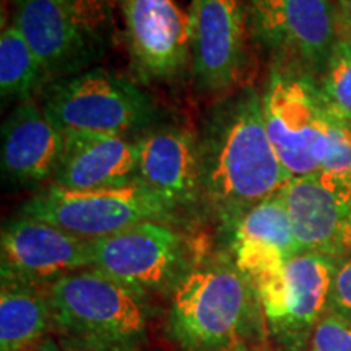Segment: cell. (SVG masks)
Wrapping results in <instances>:
<instances>
[{
    "mask_svg": "<svg viewBox=\"0 0 351 351\" xmlns=\"http://www.w3.org/2000/svg\"><path fill=\"white\" fill-rule=\"evenodd\" d=\"M199 147L202 197L226 221L236 223L291 179L270 142L262 93L254 86L215 109Z\"/></svg>",
    "mask_w": 351,
    "mask_h": 351,
    "instance_id": "obj_1",
    "label": "cell"
},
{
    "mask_svg": "<svg viewBox=\"0 0 351 351\" xmlns=\"http://www.w3.org/2000/svg\"><path fill=\"white\" fill-rule=\"evenodd\" d=\"M252 283L238 267L215 263L184 274L176 285L169 328L186 351H228L238 345Z\"/></svg>",
    "mask_w": 351,
    "mask_h": 351,
    "instance_id": "obj_2",
    "label": "cell"
},
{
    "mask_svg": "<svg viewBox=\"0 0 351 351\" xmlns=\"http://www.w3.org/2000/svg\"><path fill=\"white\" fill-rule=\"evenodd\" d=\"M41 106L64 134L130 137L147 130L156 117L155 104L142 88L104 69L47 83Z\"/></svg>",
    "mask_w": 351,
    "mask_h": 351,
    "instance_id": "obj_3",
    "label": "cell"
},
{
    "mask_svg": "<svg viewBox=\"0 0 351 351\" xmlns=\"http://www.w3.org/2000/svg\"><path fill=\"white\" fill-rule=\"evenodd\" d=\"M52 324L96 348L135 343L145 332L138 293L95 269L62 276L46 288Z\"/></svg>",
    "mask_w": 351,
    "mask_h": 351,
    "instance_id": "obj_4",
    "label": "cell"
},
{
    "mask_svg": "<svg viewBox=\"0 0 351 351\" xmlns=\"http://www.w3.org/2000/svg\"><path fill=\"white\" fill-rule=\"evenodd\" d=\"M262 106L270 142L289 178L319 173L327 152L330 111L317 80L275 67L262 91Z\"/></svg>",
    "mask_w": 351,
    "mask_h": 351,
    "instance_id": "obj_5",
    "label": "cell"
},
{
    "mask_svg": "<svg viewBox=\"0 0 351 351\" xmlns=\"http://www.w3.org/2000/svg\"><path fill=\"white\" fill-rule=\"evenodd\" d=\"M173 213L140 179L96 191L49 186L21 208V217L49 223L88 241L116 234L138 223H166Z\"/></svg>",
    "mask_w": 351,
    "mask_h": 351,
    "instance_id": "obj_6",
    "label": "cell"
},
{
    "mask_svg": "<svg viewBox=\"0 0 351 351\" xmlns=\"http://www.w3.org/2000/svg\"><path fill=\"white\" fill-rule=\"evenodd\" d=\"M101 0H13V25L52 82L83 72L103 41Z\"/></svg>",
    "mask_w": 351,
    "mask_h": 351,
    "instance_id": "obj_7",
    "label": "cell"
},
{
    "mask_svg": "<svg viewBox=\"0 0 351 351\" xmlns=\"http://www.w3.org/2000/svg\"><path fill=\"white\" fill-rule=\"evenodd\" d=\"M335 258L301 252L283 269L252 283L271 340L282 351H306L328 311Z\"/></svg>",
    "mask_w": 351,
    "mask_h": 351,
    "instance_id": "obj_8",
    "label": "cell"
},
{
    "mask_svg": "<svg viewBox=\"0 0 351 351\" xmlns=\"http://www.w3.org/2000/svg\"><path fill=\"white\" fill-rule=\"evenodd\" d=\"M251 32L276 57V67L317 80L340 36L332 0H247Z\"/></svg>",
    "mask_w": 351,
    "mask_h": 351,
    "instance_id": "obj_9",
    "label": "cell"
},
{
    "mask_svg": "<svg viewBox=\"0 0 351 351\" xmlns=\"http://www.w3.org/2000/svg\"><path fill=\"white\" fill-rule=\"evenodd\" d=\"M191 59L202 91H223L239 82L249 54L247 0H192Z\"/></svg>",
    "mask_w": 351,
    "mask_h": 351,
    "instance_id": "obj_10",
    "label": "cell"
},
{
    "mask_svg": "<svg viewBox=\"0 0 351 351\" xmlns=\"http://www.w3.org/2000/svg\"><path fill=\"white\" fill-rule=\"evenodd\" d=\"M90 269L142 295L169 285L182 267V241L160 221H145L90 241Z\"/></svg>",
    "mask_w": 351,
    "mask_h": 351,
    "instance_id": "obj_11",
    "label": "cell"
},
{
    "mask_svg": "<svg viewBox=\"0 0 351 351\" xmlns=\"http://www.w3.org/2000/svg\"><path fill=\"white\" fill-rule=\"evenodd\" d=\"M0 245L2 280L36 288L51 287L91 263L90 241L28 217L3 226Z\"/></svg>",
    "mask_w": 351,
    "mask_h": 351,
    "instance_id": "obj_12",
    "label": "cell"
},
{
    "mask_svg": "<svg viewBox=\"0 0 351 351\" xmlns=\"http://www.w3.org/2000/svg\"><path fill=\"white\" fill-rule=\"evenodd\" d=\"M135 75L142 82L181 73L191 51V25L174 0H121Z\"/></svg>",
    "mask_w": 351,
    "mask_h": 351,
    "instance_id": "obj_13",
    "label": "cell"
},
{
    "mask_svg": "<svg viewBox=\"0 0 351 351\" xmlns=\"http://www.w3.org/2000/svg\"><path fill=\"white\" fill-rule=\"evenodd\" d=\"M280 194L300 254L340 257V236L351 217V182L315 173L289 179Z\"/></svg>",
    "mask_w": 351,
    "mask_h": 351,
    "instance_id": "obj_14",
    "label": "cell"
},
{
    "mask_svg": "<svg viewBox=\"0 0 351 351\" xmlns=\"http://www.w3.org/2000/svg\"><path fill=\"white\" fill-rule=\"evenodd\" d=\"M138 179L173 210L202 199L199 138L182 127L148 129L138 137Z\"/></svg>",
    "mask_w": 351,
    "mask_h": 351,
    "instance_id": "obj_15",
    "label": "cell"
},
{
    "mask_svg": "<svg viewBox=\"0 0 351 351\" xmlns=\"http://www.w3.org/2000/svg\"><path fill=\"white\" fill-rule=\"evenodd\" d=\"M65 134L43 106L21 101L2 125L3 179L16 186H38L52 181L64 153Z\"/></svg>",
    "mask_w": 351,
    "mask_h": 351,
    "instance_id": "obj_16",
    "label": "cell"
},
{
    "mask_svg": "<svg viewBox=\"0 0 351 351\" xmlns=\"http://www.w3.org/2000/svg\"><path fill=\"white\" fill-rule=\"evenodd\" d=\"M138 179V143L130 137L72 132L51 186L69 191L119 187Z\"/></svg>",
    "mask_w": 351,
    "mask_h": 351,
    "instance_id": "obj_17",
    "label": "cell"
},
{
    "mask_svg": "<svg viewBox=\"0 0 351 351\" xmlns=\"http://www.w3.org/2000/svg\"><path fill=\"white\" fill-rule=\"evenodd\" d=\"M234 265L251 283L269 276L300 254L282 194L262 200L234 223Z\"/></svg>",
    "mask_w": 351,
    "mask_h": 351,
    "instance_id": "obj_18",
    "label": "cell"
},
{
    "mask_svg": "<svg viewBox=\"0 0 351 351\" xmlns=\"http://www.w3.org/2000/svg\"><path fill=\"white\" fill-rule=\"evenodd\" d=\"M52 324L46 291L2 280L0 295V351H25Z\"/></svg>",
    "mask_w": 351,
    "mask_h": 351,
    "instance_id": "obj_19",
    "label": "cell"
},
{
    "mask_svg": "<svg viewBox=\"0 0 351 351\" xmlns=\"http://www.w3.org/2000/svg\"><path fill=\"white\" fill-rule=\"evenodd\" d=\"M46 83L38 57L15 25L3 28L0 36V93L2 99L28 101Z\"/></svg>",
    "mask_w": 351,
    "mask_h": 351,
    "instance_id": "obj_20",
    "label": "cell"
},
{
    "mask_svg": "<svg viewBox=\"0 0 351 351\" xmlns=\"http://www.w3.org/2000/svg\"><path fill=\"white\" fill-rule=\"evenodd\" d=\"M317 85L328 111L351 124V39L341 29Z\"/></svg>",
    "mask_w": 351,
    "mask_h": 351,
    "instance_id": "obj_21",
    "label": "cell"
},
{
    "mask_svg": "<svg viewBox=\"0 0 351 351\" xmlns=\"http://www.w3.org/2000/svg\"><path fill=\"white\" fill-rule=\"evenodd\" d=\"M319 173L351 182V124L330 112L327 152Z\"/></svg>",
    "mask_w": 351,
    "mask_h": 351,
    "instance_id": "obj_22",
    "label": "cell"
},
{
    "mask_svg": "<svg viewBox=\"0 0 351 351\" xmlns=\"http://www.w3.org/2000/svg\"><path fill=\"white\" fill-rule=\"evenodd\" d=\"M306 351H351V322L327 311Z\"/></svg>",
    "mask_w": 351,
    "mask_h": 351,
    "instance_id": "obj_23",
    "label": "cell"
},
{
    "mask_svg": "<svg viewBox=\"0 0 351 351\" xmlns=\"http://www.w3.org/2000/svg\"><path fill=\"white\" fill-rule=\"evenodd\" d=\"M328 313L351 322V257H337L333 270Z\"/></svg>",
    "mask_w": 351,
    "mask_h": 351,
    "instance_id": "obj_24",
    "label": "cell"
},
{
    "mask_svg": "<svg viewBox=\"0 0 351 351\" xmlns=\"http://www.w3.org/2000/svg\"><path fill=\"white\" fill-rule=\"evenodd\" d=\"M340 12V29L351 39V0H337Z\"/></svg>",
    "mask_w": 351,
    "mask_h": 351,
    "instance_id": "obj_25",
    "label": "cell"
},
{
    "mask_svg": "<svg viewBox=\"0 0 351 351\" xmlns=\"http://www.w3.org/2000/svg\"><path fill=\"white\" fill-rule=\"evenodd\" d=\"M340 257H351V217L345 223L340 236Z\"/></svg>",
    "mask_w": 351,
    "mask_h": 351,
    "instance_id": "obj_26",
    "label": "cell"
},
{
    "mask_svg": "<svg viewBox=\"0 0 351 351\" xmlns=\"http://www.w3.org/2000/svg\"><path fill=\"white\" fill-rule=\"evenodd\" d=\"M228 351H252V350H249L247 346H245V345H241V343H238V345H234V346H232L231 350H228Z\"/></svg>",
    "mask_w": 351,
    "mask_h": 351,
    "instance_id": "obj_27",
    "label": "cell"
}]
</instances>
